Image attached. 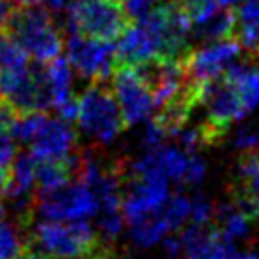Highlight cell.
<instances>
[{"label": "cell", "mask_w": 259, "mask_h": 259, "mask_svg": "<svg viewBox=\"0 0 259 259\" xmlns=\"http://www.w3.org/2000/svg\"><path fill=\"white\" fill-rule=\"evenodd\" d=\"M4 31H8L32 61L48 63L63 50V32L56 16L42 4L16 6L10 14Z\"/></svg>", "instance_id": "1"}, {"label": "cell", "mask_w": 259, "mask_h": 259, "mask_svg": "<svg viewBox=\"0 0 259 259\" xmlns=\"http://www.w3.org/2000/svg\"><path fill=\"white\" fill-rule=\"evenodd\" d=\"M31 240L42 253L56 259H96L101 246V238L90 221L40 219L32 229Z\"/></svg>", "instance_id": "2"}, {"label": "cell", "mask_w": 259, "mask_h": 259, "mask_svg": "<svg viewBox=\"0 0 259 259\" xmlns=\"http://www.w3.org/2000/svg\"><path fill=\"white\" fill-rule=\"evenodd\" d=\"M76 126L84 138L99 147L111 145L124 128L120 109L107 80L92 82L78 97Z\"/></svg>", "instance_id": "3"}, {"label": "cell", "mask_w": 259, "mask_h": 259, "mask_svg": "<svg viewBox=\"0 0 259 259\" xmlns=\"http://www.w3.org/2000/svg\"><path fill=\"white\" fill-rule=\"evenodd\" d=\"M130 16L114 0H71L65 6L63 29L99 40H116L130 25Z\"/></svg>", "instance_id": "4"}, {"label": "cell", "mask_w": 259, "mask_h": 259, "mask_svg": "<svg viewBox=\"0 0 259 259\" xmlns=\"http://www.w3.org/2000/svg\"><path fill=\"white\" fill-rule=\"evenodd\" d=\"M97 208L94 189L76 178L54 191H36L32 200L34 213L50 221H90L96 218Z\"/></svg>", "instance_id": "5"}, {"label": "cell", "mask_w": 259, "mask_h": 259, "mask_svg": "<svg viewBox=\"0 0 259 259\" xmlns=\"http://www.w3.org/2000/svg\"><path fill=\"white\" fill-rule=\"evenodd\" d=\"M196 107H200L204 113L200 130L206 143H211L225 136L231 124L242 120L248 114L235 86L227 80L225 74H219L218 78L204 84L198 94Z\"/></svg>", "instance_id": "6"}, {"label": "cell", "mask_w": 259, "mask_h": 259, "mask_svg": "<svg viewBox=\"0 0 259 259\" xmlns=\"http://www.w3.org/2000/svg\"><path fill=\"white\" fill-rule=\"evenodd\" d=\"M67 61L84 80L99 82L111 78L116 67V52L111 40L92 38L80 32L67 34Z\"/></svg>", "instance_id": "7"}, {"label": "cell", "mask_w": 259, "mask_h": 259, "mask_svg": "<svg viewBox=\"0 0 259 259\" xmlns=\"http://www.w3.org/2000/svg\"><path fill=\"white\" fill-rule=\"evenodd\" d=\"M111 80H113L111 90L120 109L124 126L143 124L153 116L156 109L153 92L134 67L116 65L111 74Z\"/></svg>", "instance_id": "8"}, {"label": "cell", "mask_w": 259, "mask_h": 259, "mask_svg": "<svg viewBox=\"0 0 259 259\" xmlns=\"http://www.w3.org/2000/svg\"><path fill=\"white\" fill-rule=\"evenodd\" d=\"M242 46L235 36L221 40L204 42L198 48H191L181 63L189 82L196 88H202L206 82L223 74L229 65H233L242 54Z\"/></svg>", "instance_id": "9"}, {"label": "cell", "mask_w": 259, "mask_h": 259, "mask_svg": "<svg viewBox=\"0 0 259 259\" xmlns=\"http://www.w3.org/2000/svg\"><path fill=\"white\" fill-rule=\"evenodd\" d=\"M170 194V181L166 178H132V183L122 189L124 219L134 223L158 211Z\"/></svg>", "instance_id": "10"}, {"label": "cell", "mask_w": 259, "mask_h": 259, "mask_svg": "<svg viewBox=\"0 0 259 259\" xmlns=\"http://www.w3.org/2000/svg\"><path fill=\"white\" fill-rule=\"evenodd\" d=\"M27 147L36 160H73L76 156V132L71 122L46 114L36 136Z\"/></svg>", "instance_id": "11"}, {"label": "cell", "mask_w": 259, "mask_h": 259, "mask_svg": "<svg viewBox=\"0 0 259 259\" xmlns=\"http://www.w3.org/2000/svg\"><path fill=\"white\" fill-rule=\"evenodd\" d=\"M8 168V185L4 194L19 210L32 208L36 193V158L29 151L16 154Z\"/></svg>", "instance_id": "12"}, {"label": "cell", "mask_w": 259, "mask_h": 259, "mask_svg": "<svg viewBox=\"0 0 259 259\" xmlns=\"http://www.w3.org/2000/svg\"><path fill=\"white\" fill-rule=\"evenodd\" d=\"M235 204L250 218L259 215V153H244L238 164V185L235 189Z\"/></svg>", "instance_id": "13"}, {"label": "cell", "mask_w": 259, "mask_h": 259, "mask_svg": "<svg viewBox=\"0 0 259 259\" xmlns=\"http://www.w3.org/2000/svg\"><path fill=\"white\" fill-rule=\"evenodd\" d=\"M223 74L235 86L246 113H251L259 105V61L250 56L246 61L229 65Z\"/></svg>", "instance_id": "14"}, {"label": "cell", "mask_w": 259, "mask_h": 259, "mask_svg": "<svg viewBox=\"0 0 259 259\" xmlns=\"http://www.w3.org/2000/svg\"><path fill=\"white\" fill-rule=\"evenodd\" d=\"M235 10L233 8H218L210 17H206L204 21L191 25V44L198 42H213L221 38L235 36Z\"/></svg>", "instance_id": "15"}, {"label": "cell", "mask_w": 259, "mask_h": 259, "mask_svg": "<svg viewBox=\"0 0 259 259\" xmlns=\"http://www.w3.org/2000/svg\"><path fill=\"white\" fill-rule=\"evenodd\" d=\"M235 38L253 56L259 50V0H244L235 10Z\"/></svg>", "instance_id": "16"}, {"label": "cell", "mask_w": 259, "mask_h": 259, "mask_svg": "<svg viewBox=\"0 0 259 259\" xmlns=\"http://www.w3.org/2000/svg\"><path fill=\"white\" fill-rule=\"evenodd\" d=\"M128 225L130 240L139 250H149L156 244H160V240L166 235H170V229L166 225L164 218L160 215V211H154L151 215L138 219L134 223H128Z\"/></svg>", "instance_id": "17"}, {"label": "cell", "mask_w": 259, "mask_h": 259, "mask_svg": "<svg viewBox=\"0 0 259 259\" xmlns=\"http://www.w3.org/2000/svg\"><path fill=\"white\" fill-rule=\"evenodd\" d=\"M50 90H52V109L59 107L73 96V67L67 57L57 56L46 65Z\"/></svg>", "instance_id": "18"}, {"label": "cell", "mask_w": 259, "mask_h": 259, "mask_svg": "<svg viewBox=\"0 0 259 259\" xmlns=\"http://www.w3.org/2000/svg\"><path fill=\"white\" fill-rule=\"evenodd\" d=\"M215 218L219 219V233L225 236L227 240L236 242V240H244L250 235L251 231V219L242 208H238L235 202L229 206H221L215 210Z\"/></svg>", "instance_id": "19"}, {"label": "cell", "mask_w": 259, "mask_h": 259, "mask_svg": "<svg viewBox=\"0 0 259 259\" xmlns=\"http://www.w3.org/2000/svg\"><path fill=\"white\" fill-rule=\"evenodd\" d=\"M189 210H191V198L183 193H174L168 196L160 210V215L164 218L170 233H176L183 229L189 221Z\"/></svg>", "instance_id": "20"}, {"label": "cell", "mask_w": 259, "mask_h": 259, "mask_svg": "<svg viewBox=\"0 0 259 259\" xmlns=\"http://www.w3.org/2000/svg\"><path fill=\"white\" fill-rule=\"evenodd\" d=\"M29 63V56L19 42L8 31H0V71L4 69H17Z\"/></svg>", "instance_id": "21"}, {"label": "cell", "mask_w": 259, "mask_h": 259, "mask_svg": "<svg viewBox=\"0 0 259 259\" xmlns=\"http://www.w3.org/2000/svg\"><path fill=\"white\" fill-rule=\"evenodd\" d=\"M23 251V238L17 227L8 221H0V259H16Z\"/></svg>", "instance_id": "22"}, {"label": "cell", "mask_w": 259, "mask_h": 259, "mask_svg": "<svg viewBox=\"0 0 259 259\" xmlns=\"http://www.w3.org/2000/svg\"><path fill=\"white\" fill-rule=\"evenodd\" d=\"M233 147L240 153L259 151V120L242 124L233 136Z\"/></svg>", "instance_id": "23"}, {"label": "cell", "mask_w": 259, "mask_h": 259, "mask_svg": "<svg viewBox=\"0 0 259 259\" xmlns=\"http://www.w3.org/2000/svg\"><path fill=\"white\" fill-rule=\"evenodd\" d=\"M215 218V206L208 196L194 194L191 198V210H189V221L194 225H210Z\"/></svg>", "instance_id": "24"}, {"label": "cell", "mask_w": 259, "mask_h": 259, "mask_svg": "<svg viewBox=\"0 0 259 259\" xmlns=\"http://www.w3.org/2000/svg\"><path fill=\"white\" fill-rule=\"evenodd\" d=\"M206 171H208V168H206V162L202 156L196 153H189V160H187V168L181 183H185L189 187L200 185L206 178Z\"/></svg>", "instance_id": "25"}, {"label": "cell", "mask_w": 259, "mask_h": 259, "mask_svg": "<svg viewBox=\"0 0 259 259\" xmlns=\"http://www.w3.org/2000/svg\"><path fill=\"white\" fill-rule=\"evenodd\" d=\"M158 2L160 0H124V10L130 16V19H138V17L145 16Z\"/></svg>", "instance_id": "26"}, {"label": "cell", "mask_w": 259, "mask_h": 259, "mask_svg": "<svg viewBox=\"0 0 259 259\" xmlns=\"http://www.w3.org/2000/svg\"><path fill=\"white\" fill-rule=\"evenodd\" d=\"M160 244H162V251H164V255L168 259H178L183 255V244H181L179 236H174L170 233V235H166L162 238Z\"/></svg>", "instance_id": "27"}, {"label": "cell", "mask_w": 259, "mask_h": 259, "mask_svg": "<svg viewBox=\"0 0 259 259\" xmlns=\"http://www.w3.org/2000/svg\"><path fill=\"white\" fill-rule=\"evenodd\" d=\"M67 2H69V0H40L42 6H44L46 10H50L52 14H59V12H63L65 6H67Z\"/></svg>", "instance_id": "28"}, {"label": "cell", "mask_w": 259, "mask_h": 259, "mask_svg": "<svg viewBox=\"0 0 259 259\" xmlns=\"http://www.w3.org/2000/svg\"><path fill=\"white\" fill-rule=\"evenodd\" d=\"M16 259H56L52 257V255H46V253H42V251H27V253H19Z\"/></svg>", "instance_id": "29"}, {"label": "cell", "mask_w": 259, "mask_h": 259, "mask_svg": "<svg viewBox=\"0 0 259 259\" xmlns=\"http://www.w3.org/2000/svg\"><path fill=\"white\" fill-rule=\"evenodd\" d=\"M6 185H8V170L0 166V194H4Z\"/></svg>", "instance_id": "30"}, {"label": "cell", "mask_w": 259, "mask_h": 259, "mask_svg": "<svg viewBox=\"0 0 259 259\" xmlns=\"http://www.w3.org/2000/svg\"><path fill=\"white\" fill-rule=\"evenodd\" d=\"M215 2H218L219 8H233V6L240 4V2H244V0H215Z\"/></svg>", "instance_id": "31"}, {"label": "cell", "mask_w": 259, "mask_h": 259, "mask_svg": "<svg viewBox=\"0 0 259 259\" xmlns=\"http://www.w3.org/2000/svg\"><path fill=\"white\" fill-rule=\"evenodd\" d=\"M14 6H31V4H40V0H12Z\"/></svg>", "instance_id": "32"}, {"label": "cell", "mask_w": 259, "mask_h": 259, "mask_svg": "<svg viewBox=\"0 0 259 259\" xmlns=\"http://www.w3.org/2000/svg\"><path fill=\"white\" fill-rule=\"evenodd\" d=\"M114 2H118V4H122V2H124V0H114Z\"/></svg>", "instance_id": "33"}]
</instances>
